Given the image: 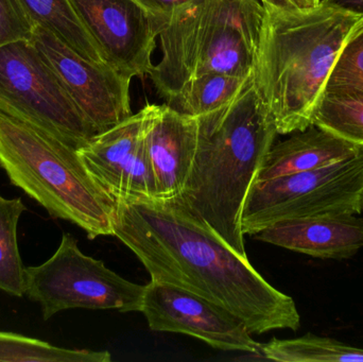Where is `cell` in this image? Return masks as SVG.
Wrapping results in <instances>:
<instances>
[{
    "mask_svg": "<svg viewBox=\"0 0 363 362\" xmlns=\"http://www.w3.org/2000/svg\"><path fill=\"white\" fill-rule=\"evenodd\" d=\"M113 236L142 261L151 280L206 298L255 335L300 329L294 299L269 284L247 257L170 200L116 201Z\"/></svg>",
    "mask_w": 363,
    "mask_h": 362,
    "instance_id": "1",
    "label": "cell"
},
{
    "mask_svg": "<svg viewBox=\"0 0 363 362\" xmlns=\"http://www.w3.org/2000/svg\"><path fill=\"white\" fill-rule=\"evenodd\" d=\"M198 145L185 187L174 201L243 257L241 215L247 193L279 135L254 85L200 115Z\"/></svg>",
    "mask_w": 363,
    "mask_h": 362,
    "instance_id": "2",
    "label": "cell"
},
{
    "mask_svg": "<svg viewBox=\"0 0 363 362\" xmlns=\"http://www.w3.org/2000/svg\"><path fill=\"white\" fill-rule=\"evenodd\" d=\"M254 85L279 135L303 131L363 12L321 0L311 6L264 4Z\"/></svg>",
    "mask_w": 363,
    "mask_h": 362,
    "instance_id": "3",
    "label": "cell"
},
{
    "mask_svg": "<svg viewBox=\"0 0 363 362\" xmlns=\"http://www.w3.org/2000/svg\"><path fill=\"white\" fill-rule=\"evenodd\" d=\"M264 12L262 0H187L172 9L149 72L157 95L166 101L203 74L252 76Z\"/></svg>",
    "mask_w": 363,
    "mask_h": 362,
    "instance_id": "4",
    "label": "cell"
},
{
    "mask_svg": "<svg viewBox=\"0 0 363 362\" xmlns=\"http://www.w3.org/2000/svg\"><path fill=\"white\" fill-rule=\"evenodd\" d=\"M0 167L52 218L74 223L89 239L113 236L116 201L96 182L77 149L0 112Z\"/></svg>",
    "mask_w": 363,
    "mask_h": 362,
    "instance_id": "5",
    "label": "cell"
},
{
    "mask_svg": "<svg viewBox=\"0 0 363 362\" xmlns=\"http://www.w3.org/2000/svg\"><path fill=\"white\" fill-rule=\"evenodd\" d=\"M363 149L340 163L255 181L241 215L245 235L292 219L362 213Z\"/></svg>",
    "mask_w": 363,
    "mask_h": 362,
    "instance_id": "6",
    "label": "cell"
},
{
    "mask_svg": "<svg viewBox=\"0 0 363 362\" xmlns=\"http://www.w3.org/2000/svg\"><path fill=\"white\" fill-rule=\"evenodd\" d=\"M0 112L77 150L98 134L30 40L0 47Z\"/></svg>",
    "mask_w": 363,
    "mask_h": 362,
    "instance_id": "7",
    "label": "cell"
},
{
    "mask_svg": "<svg viewBox=\"0 0 363 362\" xmlns=\"http://www.w3.org/2000/svg\"><path fill=\"white\" fill-rule=\"evenodd\" d=\"M145 287L83 254L70 234L46 263L25 268V295L40 304L45 321L72 308L142 312Z\"/></svg>",
    "mask_w": 363,
    "mask_h": 362,
    "instance_id": "8",
    "label": "cell"
},
{
    "mask_svg": "<svg viewBox=\"0 0 363 362\" xmlns=\"http://www.w3.org/2000/svg\"><path fill=\"white\" fill-rule=\"evenodd\" d=\"M108 65L121 74L149 76L157 38L170 13L142 0H68Z\"/></svg>",
    "mask_w": 363,
    "mask_h": 362,
    "instance_id": "9",
    "label": "cell"
},
{
    "mask_svg": "<svg viewBox=\"0 0 363 362\" xmlns=\"http://www.w3.org/2000/svg\"><path fill=\"white\" fill-rule=\"evenodd\" d=\"M30 40L98 134L133 115L132 78L84 59L44 28L34 27Z\"/></svg>",
    "mask_w": 363,
    "mask_h": 362,
    "instance_id": "10",
    "label": "cell"
},
{
    "mask_svg": "<svg viewBox=\"0 0 363 362\" xmlns=\"http://www.w3.org/2000/svg\"><path fill=\"white\" fill-rule=\"evenodd\" d=\"M151 331L178 333L228 352L259 353L245 323L230 310L191 291L151 282L145 287L142 312Z\"/></svg>",
    "mask_w": 363,
    "mask_h": 362,
    "instance_id": "11",
    "label": "cell"
},
{
    "mask_svg": "<svg viewBox=\"0 0 363 362\" xmlns=\"http://www.w3.org/2000/svg\"><path fill=\"white\" fill-rule=\"evenodd\" d=\"M148 104L97 134L78 153L96 182L115 201L155 199V176L147 151Z\"/></svg>",
    "mask_w": 363,
    "mask_h": 362,
    "instance_id": "12",
    "label": "cell"
},
{
    "mask_svg": "<svg viewBox=\"0 0 363 362\" xmlns=\"http://www.w3.org/2000/svg\"><path fill=\"white\" fill-rule=\"evenodd\" d=\"M146 144L157 198L180 196L187 182L198 145V119L167 104H148Z\"/></svg>",
    "mask_w": 363,
    "mask_h": 362,
    "instance_id": "13",
    "label": "cell"
},
{
    "mask_svg": "<svg viewBox=\"0 0 363 362\" xmlns=\"http://www.w3.org/2000/svg\"><path fill=\"white\" fill-rule=\"evenodd\" d=\"M256 240L323 259H352L363 248V217L324 215L275 223Z\"/></svg>",
    "mask_w": 363,
    "mask_h": 362,
    "instance_id": "14",
    "label": "cell"
},
{
    "mask_svg": "<svg viewBox=\"0 0 363 362\" xmlns=\"http://www.w3.org/2000/svg\"><path fill=\"white\" fill-rule=\"evenodd\" d=\"M362 146L343 140L322 128L311 125L271 147L256 181L311 171L351 159Z\"/></svg>",
    "mask_w": 363,
    "mask_h": 362,
    "instance_id": "15",
    "label": "cell"
},
{
    "mask_svg": "<svg viewBox=\"0 0 363 362\" xmlns=\"http://www.w3.org/2000/svg\"><path fill=\"white\" fill-rule=\"evenodd\" d=\"M18 1L33 28H44L51 32L64 44L89 61L108 64L68 0Z\"/></svg>",
    "mask_w": 363,
    "mask_h": 362,
    "instance_id": "16",
    "label": "cell"
},
{
    "mask_svg": "<svg viewBox=\"0 0 363 362\" xmlns=\"http://www.w3.org/2000/svg\"><path fill=\"white\" fill-rule=\"evenodd\" d=\"M252 76L241 78L217 72L203 74L184 83L165 104L181 114L198 117L228 103Z\"/></svg>",
    "mask_w": 363,
    "mask_h": 362,
    "instance_id": "17",
    "label": "cell"
},
{
    "mask_svg": "<svg viewBox=\"0 0 363 362\" xmlns=\"http://www.w3.org/2000/svg\"><path fill=\"white\" fill-rule=\"evenodd\" d=\"M259 353L268 361L281 362H363V349L313 334L272 339L260 346Z\"/></svg>",
    "mask_w": 363,
    "mask_h": 362,
    "instance_id": "18",
    "label": "cell"
},
{
    "mask_svg": "<svg viewBox=\"0 0 363 362\" xmlns=\"http://www.w3.org/2000/svg\"><path fill=\"white\" fill-rule=\"evenodd\" d=\"M25 210L21 198L0 196V290L17 298L25 295V266L17 242V225Z\"/></svg>",
    "mask_w": 363,
    "mask_h": 362,
    "instance_id": "19",
    "label": "cell"
},
{
    "mask_svg": "<svg viewBox=\"0 0 363 362\" xmlns=\"http://www.w3.org/2000/svg\"><path fill=\"white\" fill-rule=\"evenodd\" d=\"M313 125L363 147V96L323 93Z\"/></svg>",
    "mask_w": 363,
    "mask_h": 362,
    "instance_id": "20",
    "label": "cell"
},
{
    "mask_svg": "<svg viewBox=\"0 0 363 362\" xmlns=\"http://www.w3.org/2000/svg\"><path fill=\"white\" fill-rule=\"evenodd\" d=\"M108 351L68 350L18 334L0 332V361L110 362Z\"/></svg>",
    "mask_w": 363,
    "mask_h": 362,
    "instance_id": "21",
    "label": "cell"
},
{
    "mask_svg": "<svg viewBox=\"0 0 363 362\" xmlns=\"http://www.w3.org/2000/svg\"><path fill=\"white\" fill-rule=\"evenodd\" d=\"M324 93L363 96V29L354 33L341 49Z\"/></svg>",
    "mask_w": 363,
    "mask_h": 362,
    "instance_id": "22",
    "label": "cell"
},
{
    "mask_svg": "<svg viewBox=\"0 0 363 362\" xmlns=\"http://www.w3.org/2000/svg\"><path fill=\"white\" fill-rule=\"evenodd\" d=\"M33 26L18 0H0V47L21 40H30Z\"/></svg>",
    "mask_w": 363,
    "mask_h": 362,
    "instance_id": "23",
    "label": "cell"
},
{
    "mask_svg": "<svg viewBox=\"0 0 363 362\" xmlns=\"http://www.w3.org/2000/svg\"><path fill=\"white\" fill-rule=\"evenodd\" d=\"M147 6L157 12L170 13L172 9L187 0H142Z\"/></svg>",
    "mask_w": 363,
    "mask_h": 362,
    "instance_id": "24",
    "label": "cell"
},
{
    "mask_svg": "<svg viewBox=\"0 0 363 362\" xmlns=\"http://www.w3.org/2000/svg\"><path fill=\"white\" fill-rule=\"evenodd\" d=\"M262 2L271 4V6H279V8H296V6H302L300 0H262Z\"/></svg>",
    "mask_w": 363,
    "mask_h": 362,
    "instance_id": "25",
    "label": "cell"
},
{
    "mask_svg": "<svg viewBox=\"0 0 363 362\" xmlns=\"http://www.w3.org/2000/svg\"><path fill=\"white\" fill-rule=\"evenodd\" d=\"M340 6L363 12V0H334Z\"/></svg>",
    "mask_w": 363,
    "mask_h": 362,
    "instance_id": "26",
    "label": "cell"
},
{
    "mask_svg": "<svg viewBox=\"0 0 363 362\" xmlns=\"http://www.w3.org/2000/svg\"><path fill=\"white\" fill-rule=\"evenodd\" d=\"M321 0H300L302 6H315V4H319Z\"/></svg>",
    "mask_w": 363,
    "mask_h": 362,
    "instance_id": "27",
    "label": "cell"
},
{
    "mask_svg": "<svg viewBox=\"0 0 363 362\" xmlns=\"http://www.w3.org/2000/svg\"><path fill=\"white\" fill-rule=\"evenodd\" d=\"M362 29H363V17L362 18V21H360L359 23H358V25L356 26V28H355V30H354L353 34L356 33V32L360 31V30H362ZM353 34H352V35H353Z\"/></svg>",
    "mask_w": 363,
    "mask_h": 362,
    "instance_id": "28",
    "label": "cell"
},
{
    "mask_svg": "<svg viewBox=\"0 0 363 362\" xmlns=\"http://www.w3.org/2000/svg\"><path fill=\"white\" fill-rule=\"evenodd\" d=\"M362 213H363V204H362Z\"/></svg>",
    "mask_w": 363,
    "mask_h": 362,
    "instance_id": "29",
    "label": "cell"
}]
</instances>
